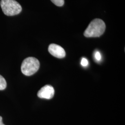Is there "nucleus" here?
<instances>
[{
  "mask_svg": "<svg viewBox=\"0 0 125 125\" xmlns=\"http://www.w3.org/2000/svg\"><path fill=\"white\" fill-rule=\"evenodd\" d=\"M106 25L103 21L100 19H95L86 29L84 35L87 38L99 37L104 33Z\"/></svg>",
  "mask_w": 125,
  "mask_h": 125,
  "instance_id": "obj_1",
  "label": "nucleus"
},
{
  "mask_svg": "<svg viewBox=\"0 0 125 125\" xmlns=\"http://www.w3.org/2000/svg\"><path fill=\"white\" fill-rule=\"evenodd\" d=\"M40 63L38 59L34 57L25 59L21 64V70L23 74L27 76H31L38 71Z\"/></svg>",
  "mask_w": 125,
  "mask_h": 125,
  "instance_id": "obj_2",
  "label": "nucleus"
},
{
  "mask_svg": "<svg viewBox=\"0 0 125 125\" xmlns=\"http://www.w3.org/2000/svg\"><path fill=\"white\" fill-rule=\"evenodd\" d=\"M0 5L2 10L7 16H14L22 10L21 5L15 0H1Z\"/></svg>",
  "mask_w": 125,
  "mask_h": 125,
  "instance_id": "obj_3",
  "label": "nucleus"
},
{
  "mask_svg": "<svg viewBox=\"0 0 125 125\" xmlns=\"http://www.w3.org/2000/svg\"><path fill=\"white\" fill-rule=\"evenodd\" d=\"M55 90L53 87L50 85H45L38 92V96L40 98L51 99L53 98Z\"/></svg>",
  "mask_w": 125,
  "mask_h": 125,
  "instance_id": "obj_4",
  "label": "nucleus"
},
{
  "mask_svg": "<svg viewBox=\"0 0 125 125\" xmlns=\"http://www.w3.org/2000/svg\"><path fill=\"white\" fill-rule=\"evenodd\" d=\"M48 51L52 55L57 58H63L66 55L64 49L60 45L55 44H52L49 45Z\"/></svg>",
  "mask_w": 125,
  "mask_h": 125,
  "instance_id": "obj_5",
  "label": "nucleus"
},
{
  "mask_svg": "<svg viewBox=\"0 0 125 125\" xmlns=\"http://www.w3.org/2000/svg\"><path fill=\"white\" fill-rule=\"evenodd\" d=\"M7 87V82L4 78L0 75V90L5 89Z\"/></svg>",
  "mask_w": 125,
  "mask_h": 125,
  "instance_id": "obj_6",
  "label": "nucleus"
},
{
  "mask_svg": "<svg viewBox=\"0 0 125 125\" xmlns=\"http://www.w3.org/2000/svg\"><path fill=\"white\" fill-rule=\"evenodd\" d=\"M51 0L54 4L56 5V6L58 7H62L64 3V0Z\"/></svg>",
  "mask_w": 125,
  "mask_h": 125,
  "instance_id": "obj_7",
  "label": "nucleus"
},
{
  "mask_svg": "<svg viewBox=\"0 0 125 125\" xmlns=\"http://www.w3.org/2000/svg\"><path fill=\"white\" fill-rule=\"evenodd\" d=\"M81 64L82 66L85 67L87 66L88 64V61L87 59L85 58H83L81 61Z\"/></svg>",
  "mask_w": 125,
  "mask_h": 125,
  "instance_id": "obj_8",
  "label": "nucleus"
},
{
  "mask_svg": "<svg viewBox=\"0 0 125 125\" xmlns=\"http://www.w3.org/2000/svg\"><path fill=\"white\" fill-rule=\"evenodd\" d=\"M94 58L97 61H100L101 59V55L99 52H96L94 53Z\"/></svg>",
  "mask_w": 125,
  "mask_h": 125,
  "instance_id": "obj_9",
  "label": "nucleus"
},
{
  "mask_svg": "<svg viewBox=\"0 0 125 125\" xmlns=\"http://www.w3.org/2000/svg\"><path fill=\"white\" fill-rule=\"evenodd\" d=\"M2 118L1 116H0V122H2Z\"/></svg>",
  "mask_w": 125,
  "mask_h": 125,
  "instance_id": "obj_10",
  "label": "nucleus"
},
{
  "mask_svg": "<svg viewBox=\"0 0 125 125\" xmlns=\"http://www.w3.org/2000/svg\"><path fill=\"white\" fill-rule=\"evenodd\" d=\"M0 125H5L4 124H3V122L2 121V122H0Z\"/></svg>",
  "mask_w": 125,
  "mask_h": 125,
  "instance_id": "obj_11",
  "label": "nucleus"
}]
</instances>
